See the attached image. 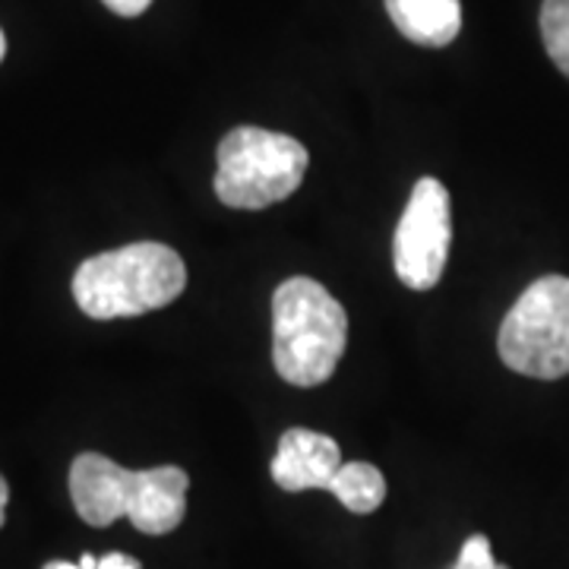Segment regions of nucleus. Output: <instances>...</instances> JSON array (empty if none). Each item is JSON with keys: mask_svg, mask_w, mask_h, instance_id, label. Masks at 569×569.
Returning <instances> with one entry per match:
<instances>
[{"mask_svg": "<svg viewBox=\"0 0 569 569\" xmlns=\"http://www.w3.org/2000/svg\"><path fill=\"white\" fill-rule=\"evenodd\" d=\"M190 478L178 466L123 468L102 452H82L70 466V497L82 522L104 529L130 519L142 535H168L187 516Z\"/></svg>", "mask_w": 569, "mask_h": 569, "instance_id": "f257e3e1", "label": "nucleus"}, {"mask_svg": "<svg viewBox=\"0 0 569 569\" xmlns=\"http://www.w3.org/2000/svg\"><path fill=\"white\" fill-rule=\"evenodd\" d=\"M348 313L326 284L307 276L284 279L272 295V365L291 387H320L342 361Z\"/></svg>", "mask_w": 569, "mask_h": 569, "instance_id": "f03ea898", "label": "nucleus"}, {"mask_svg": "<svg viewBox=\"0 0 569 569\" xmlns=\"http://www.w3.org/2000/svg\"><path fill=\"white\" fill-rule=\"evenodd\" d=\"M187 288L181 253L156 241L104 250L73 276V298L92 320H121L162 310Z\"/></svg>", "mask_w": 569, "mask_h": 569, "instance_id": "7ed1b4c3", "label": "nucleus"}, {"mask_svg": "<svg viewBox=\"0 0 569 569\" xmlns=\"http://www.w3.org/2000/svg\"><path fill=\"white\" fill-rule=\"evenodd\" d=\"M310 156L288 133L234 127L219 142L216 197L231 209H266L288 200L307 174Z\"/></svg>", "mask_w": 569, "mask_h": 569, "instance_id": "20e7f679", "label": "nucleus"}, {"mask_svg": "<svg viewBox=\"0 0 569 569\" xmlns=\"http://www.w3.org/2000/svg\"><path fill=\"white\" fill-rule=\"evenodd\" d=\"M503 365L522 377L560 380L569 373V279L541 276L512 305L497 336Z\"/></svg>", "mask_w": 569, "mask_h": 569, "instance_id": "39448f33", "label": "nucleus"}, {"mask_svg": "<svg viewBox=\"0 0 569 569\" xmlns=\"http://www.w3.org/2000/svg\"><path fill=\"white\" fill-rule=\"evenodd\" d=\"M452 244L449 193L437 178H421L408 197L406 212L392 238V263L399 282L411 291L437 288Z\"/></svg>", "mask_w": 569, "mask_h": 569, "instance_id": "423d86ee", "label": "nucleus"}, {"mask_svg": "<svg viewBox=\"0 0 569 569\" xmlns=\"http://www.w3.org/2000/svg\"><path fill=\"white\" fill-rule=\"evenodd\" d=\"M339 468H342V452L332 437L307 427H291L282 433L269 471L279 488L288 493H301V490L332 488Z\"/></svg>", "mask_w": 569, "mask_h": 569, "instance_id": "0eeeda50", "label": "nucleus"}, {"mask_svg": "<svg viewBox=\"0 0 569 569\" xmlns=\"http://www.w3.org/2000/svg\"><path fill=\"white\" fill-rule=\"evenodd\" d=\"M389 20L415 44L447 48L462 32L459 0H387Z\"/></svg>", "mask_w": 569, "mask_h": 569, "instance_id": "6e6552de", "label": "nucleus"}, {"mask_svg": "<svg viewBox=\"0 0 569 569\" xmlns=\"http://www.w3.org/2000/svg\"><path fill=\"white\" fill-rule=\"evenodd\" d=\"M329 493H336V500L348 512L367 516L377 507H383V500H387V478H383L380 468L370 466V462H342V468L332 478Z\"/></svg>", "mask_w": 569, "mask_h": 569, "instance_id": "1a4fd4ad", "label": "nucleus"}, {"mask_svg": "<svg viewBox=\"0 0 569 569\" xmlns=\"http://www.w3.org/2000/svg\"><path fill=\"white\" fill-rule=\"evenodd\" d=\"M541 36L550 61L569 80V0H545L541 7Z\"/></svg>", "mask_w": 569, "mask_h": 569, "instance_id": "9d476101", "label": "nucleus"}, {"mask_svg": "<svg viewBox=\"0 0 569 569\" xmlns=\"http://www.w3.org/2000/svg\"><path fill=\"white\" fill-rule=\"evenodd\" d=\"M452 569H509L500 567L493 560V550H490V538L488 535H471L462 550H459V560Z\"/></svg>", "mask_w": 569, "mask_h": 569, "instance_id": "9b49d317", "label": "nucleus"}, {"mask_svg": "<svg viewBox=\"0 0 569 569\" xmlns=\"http://www.w3.org/2000/svg\"><path fill=\"white\" fill-rule=\"evenodd\" d=\"M102 3L118 17H140L152 0H102Z\"/></svg>", "mask_w": 569, "mask_h": 569, "instance_id": "f8f14e48", "label": "nucleus"}, {"mask_svg": "<svg viewBox=\"0 0 569 569\" xmlns=\"http://www.w3.org/2000/svg\"><path fill=\"white\" fill-rule=\"evenodd\" d=\"M99 569H140V560H133L127 553H104L99 560Z\"/></svg>", "mask_w": 569, "mask_h": 569, "instance_id": "ddd939ff", "label": "nucleus"}, {"mask_svg": "<svg viewBox=\"0 0 569 569\" xmlns=\"http://www.w3.org/2000/svg\"><path fill=\"white\" fill-rule=\"evenodd\" d=\"M41 569H99V560L92 557V553H82L80 563H63V560H54V563H48V567Z\"/></svg>", "mask_w": 569, "mask_h": 569, "instance_id": "4468645a", "label": "nucleus"}, {"mask_svg": "<svg viewBox=\"0 0 569 569\" xmlns=\"http://www.w3.org/2000/svg\"><path fill=\"white\" fill-rule=\"evenodd\" d=\"M7 500H10V488H7V481H3V475H0V526H3V519H7Z\"/></svg>", "mask_w": 569, "mask_h": 569, "instance_id": "2eb2a0df", "label": "nucleus"}, {"mask_svg": "<svg viewBox=\"0 0 569 569\" xmlns=\"http://www.w3.org/2000/svg\"><path fill=\"white\" fill-rule=\"evenodd\" d=\"M7 58V36H3V29H0V61Z\"/></svg>", "mask_w": 569, "mask_h": 569, "instance_id": "dca6fc26", "label": "nucleus"}]
</instances>
